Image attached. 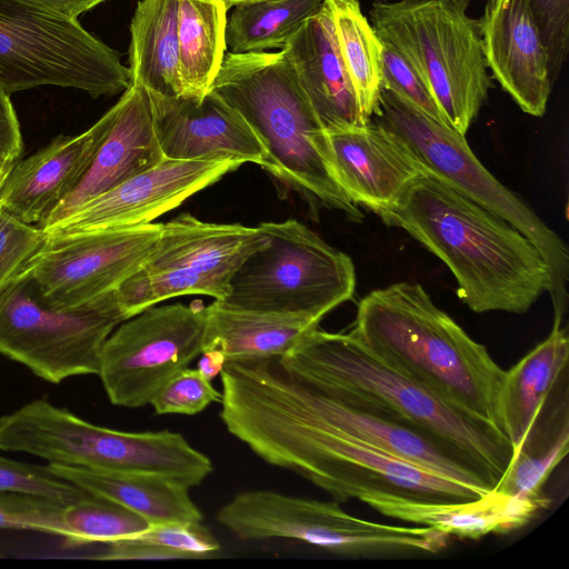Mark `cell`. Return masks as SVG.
<instances>
[{"label":"cell","instance_id":"26","mask_svg":"<svg viewBox=\"0 0 569 569\" xmlns=\"http://www.w3.org/2000/svg\"><path fill=\"white\" fill-rule=\"evenodd\" d=\"M58 477L90 495L111 500L150 525L201 522L203 515L184 483L160 475L47 463Z\"/></svg>","mask_w":569,"mask_h":569},{"label":"cell","instance_id":"1","mask_svg":"<svg viewBox=\"0 0 569 569\" xmlns=\"http://www.w3.org/2000/svg\"><path fill=\"white\" fill-rule=\"evenodd\" d=\"M220 376L219 416L228 432L267 463L303 477L339 502L370 495L461 502L487 493L322 422L287 389L274 357L227 360Z\"/></svg>","mask_w":569,"mask_h":569},{"label":"cell","instance_id":"36","mask_svg":"<svg viewBox=\"0 0 569 569\" xmlns=\"http://www.w3.org/2000/svg\"><path fill=\"white\" fill-rule=\"evenodd\" d=\"M219 392L197 369L184 368L172 376L152 397L158 415H197L211 403H220Z\"/></svg>","mask_w":569,"mask_h":569},{"label":"cell","instance_id":"9","mask_svg":"<svg viewBox=\"0 0 569 569\" xmlns=\"http://www.w3.org/2000/svg\"><path fill=\"white\" fill-rule=\"evenodd\" d=\"M266 242L248 256L229 283L222 305L318 322L352 299V259L296 219L258 226Z\"/></svg>","mask_w":569,"mask_h":569},{"label":"cell","instance_id":"10","mask_svg":"<svg viewBox=\"0 0 569 569\" xmlns=\"http://www.w3.org/2000/svg\"><path fill=\"white\" fill-rule=\"evenodd\" d=\"M131 84L118 53L67 18L23 0H0V89L39 86L113 96Z\"/></svg>","mask_w":569,"mask_h":569},{"label":"cell","instance_id":"19","mask_svg":"<svg viewBox=\"0 0 569 569\" xmlns=\"http://www.w3.org/2000/svg\"><path fill=\"white\" fill-rule=\"evenodd\" d=\"M333 176L358 207L377 216L389 209L422 171V164L393 132L370 120L326 130Z\"/></svg>","mask_w":569,"mask_h":569},{"label":"cell","instance_id":"3","mask_svg":"<svg viewBox=\"0 0 569 569\" xmlns=\"http://www.w3.org/2000/svg\"><path fill=\"white\" fill-rule=\"evenodd\" d=\"M349 333L388 366L498 428L505 370L420 283L401 281L369 292Z\"/></svg>","mask_w":569,"mask_h":569},{"label":"cell","instance_id":"45","mask_svg":"<svg viewBox=\"0 0 569 569\" xmlns=\"http://www.w3.org/2000/svg\"><path fill=\"white\" fill-rule=\"evenodd\" d=\"M14 162L16 161L9 160L0 156V188L3 184Z\"/></svg>","mask_w":569,"mask_h":569},{"label":"cell","instance_id":"5","mask_svg":"<svg viewBox=\"0 0 569 569\" xmlns=\"http://www.w3.org/2000/svg\"><path fill=\"white\" fill-rule=\"evenodd\" d=\"M293 370L358 392L467 459L492 489L513 447L490 421L469 413L388 366L349 332L315 329L281 357Z\"/></svg>","mask_w":569,"mask_h":569},{"label":"cell","instance_id":"31","mask_svg":"<svg viewBox=\"0 0 569 569\" xmlns=\"http://www.w3.org/2000/svg\"><path fill=\"white\" fill-rule=\"evenodd\" d=\"M568 450V415L535 427L513 452L493 490L548 508L551 501L543 493V487Z\"/></svg>","mask_w":569,"mask_h":569},{"label":"cell","instance_id":"41","mask_svg":"<svg viewBox=\"0 0 569 569\" xmlns=\"http://www.w3.org/2000/svg\"><path fill=\"white\" fill-rule=\"evenodd\" d=\"M93 558L101 560H164L187 559L182 553L169 548L139 540L137 538L118 540Z\"/></svg>","mask_w":569,"mask_h":569},{"label":"cell","instance_id":"16","mask_svg":"<svg viewBox=\"0 0 569 569\" xmlns=\"http://www.w3.org/2000/svg\"><path fill=\"white\" fill-rule=\"evenodd\" d=\"M274 363L295 399L322 422L432 473L485 492L493 490L457 451L412 428L365 396L302 375L281 357H274Z\"/></svg>","mask_w":569,"mask_h":569},{"label":"cell","instance_id":"6","mask_svg":"<svg viewBox=\"0 0 569 569\" xmlns=\"http://www.w3.org/2000/svg\"><path fill=\"white\" fill-rule=\"evenodd\" d=\"M470 0H377L369 21L417 74L445 123L466 134L491 87Z\"/></svg>","mask_w":569,"mask_h":569},{"label":"cell","instance_id":"46","mask_svg":"<svg viewBox=\"0 0 569 569\" xmlns=\"http://www.w3.org/2000/svg\"><path fill=\"white\" fill-rule=\"evenodd\" d=\"M221 1L226 4V7L229 10V9L240 6V4H247V3L258 2V1H262V0H221Z\"/></svg>","mask_w":569,"mask_h":569},{"label":"cell","instance_id":"11","mask_svg":"<svg viewBox=\"0 0 569 569\" xmlns=\"http://www.w3.org/2000/svg\"><path fill=\"white\" fill-rule=\"evenodd\" d=\"M217 521L241 540L291 539L346 557L437 553L449 537L423 526L375 522L346 512L339 501L248 490L223 505Z\"/></svg>","mask_w":569,"mask_h":569},{"label":"cell","instance_id":"40","mask_svg":"<svg viewBox=\"0 0 569 569\" xmlns=\"http://www.w3.org/2000/svg\"><path fill=\"white\" fill-rule=\"evenodd\" d=\"M381 42V86L392 90L426 116L446 126L433 99L413 70L389 43Z\"/></svg>","mask_w":569,"mask_h":569},{"label":"cell","instance_id":"18","mask_svg":"<svg viewBox=\"0 0 569 569\" xmlns=\"http://www.w3.org/2000/svg\"><path fill=\"white\" fill-rule=\"evenodd\" d=\"M149 92L153 129L169 159L252 162L263 168L267 151L244 118L211 89L203 96Z\"/></svg>","mask_w":569,"mask_h":569},{"label":"cell","instance_id":"15","mask_svg":"<svg viewBox=\"0 0 569 569\" xmlns=\"http://www.w3.org/2000/svg\"><path fill=\"white\" fill-rule=\"evenodd\" d=\"M162 223L47 234V241L26 269L41 300L71 311L117 290L138 271L153 250Z\"/></svg>","mask_w":569,"mask_h":569},{"label":"cell","instance_id":"12","mask_svg":"<svg viewBox=\"0 0 569 569\" xmlns=\"http://www.w3.org/2000/svg\"><path fill=\"white\" fill-rule=\"evenodd\" d=\"M124 320L116 290L77 310L49 307L24 268L0 290V353L52 383L97 375L103 342Z\"/></svg>","mask_w":569,"mask_h":569},{"label":"cell","instance_id":"7","mask_svg":"<svg viewBox=\"0 0 569 569\" xmlns=\"http://www.w3.org/2000/svg\"><path fill=\"white\" fill-rule=\"evenodd\" d=\"M0 450L54 465L160 475L189 488L202 483L213 470L210 458L181 433L97 426L44 399L0 417Z\"/></svg>","mask_w":569,"mask_h":569},{"label":"cell","instance_id":"32","mask_svg":"<svg viewBox=\"0 0 569 569\" xmlns=\"http://www.w3.org/2000/svg\"><path fill=\"white\" fill-rule=\"evenodd\" d=\"M323 0H262L234 7L227 20L229 52L247 53L282 49Z\"/></svg>","mask_w":569,"mask_h":569},{"label":"cell","instance_id":"34","mask_svg":"<svg viewBox=\"0 0 569 569\" xmlns=\"http://www.w3.org/2000/svg\"><path fill=\"white\" fill-rule=\"evenodd\" d=\"M63 507L64 503L41 496L0 491V529L39 531L68 542Z\"/></svg>","mask_w":569,"mask_h":569},{"label":"cell","instance_id":"37","mask_svg":"<svg viewBox=\"0 0 569 569\" xmlns=\"http://www.w3.org/2000/svg\"><path fill=\"white\" fill-rule=\"evenodd\" d=\"M47 238L42 228L0 208V290L27 267Z\"/></svg>","mask_w":569,"mask_h":569},{"label":"cell","instance_id":"20","mask_svg":"<svg viewBox=\"0 0 569 569\" xmlns=\"http://www.w3.org/2000/svg\"><path fill=\"white\" fill-rule=\"evenodd\" d=\"M479 21L488 70L525 113L542 117L553 83L529 1L488 0Z\"/></svg>","mask_w":569,"mask_h":569},{"label":"cell","instance_id":"44","mask_svg":"<svg viewBox=\"0 0 569 569\" xmlns=\"http://www.w3.org/2000/svg\"><path fill=\"white\" fill-rule=\"evenodd\" d=\"M226 361L227 359L221 351L206 350L201 352L197 370L211 381L221 372Z\"/></svg>","mask_w":569,"mask_h":569},{"label":"cell","instance_id":"14","mask_svg":"<svg viewBox=\"0 0 569 569\" xmlns=\"http://www.w3.org/2000/svg\"><path fill=\"white\" fill-rule=\"evenodd\" d=\"M206 307H150L118 325L102 345L99 376L114 406L141 408L202 352Z\"/></svg>","mask_w":569,"mask_h":569},{"label":"cell","instance_id":"33","mask_svg":"<svg viewBox=\"0 0 569 569\" xmlns=\"http://www.w3.org/2000/svg\"><path fill=\"white\" fill-rule=\"evenodd\" d=\"M70 546L111 543L140 536L150 523L131 510L101 497L86 496L64 505Z\"/></svg>","mask_w":569,"mask_h":569},{"label":"cell","instance_id":"43","mask_svg":"<svg viewBox=\"0 0 569 569\" xmlns=\"http://www.w3.org/2000/svg\"><path fill=\"white\" fill-rule=\"evenodd\" d=\"M41 9L50 12L71 18L78 19V17L87 12L98 4L107 0H23Z\"/></svg>","mask_w":569,"mask_h":569},{"label":"cell","instance_id":"21","mask_svg":"<svg viewBox=\"0 0 569 569\" xmlns=\"http://www.w3.org/2000/svg\"><path fill=\"white\" fill-rule=\"evenodd\" d=\"M111 111L110 126L89 167L77 186L39 226L43 230L62 220L81 203L164 158L156 138L150 96L144 87L131 83Z\"/></svg>","mask_w":569,"mask_h":569},{"label":"cell","instance_id":"30","mask_svg":"<svg viewBox=\"0 0 569 569\" xmlns=\"http://www.w3.org/2000/svg\"><path fill=\"white\" fill-rule=\"evenodd\" d=\"M330 9L338 50L352 87L362 122L379 106L382 42L358 0H325Z\"/></svg>","mask_w":569,"mask_h":569},{"label":"cell","instance_id":"4","mask_svg":"<svg viewBox=\"0 0 569 569\" xmlns=\"http://www.w3.org/2000/svg\"><path fill=\"white\" fill-rule=\"evenodd\" d=\"M210 89L257 133L267 151L266 170L310 202L362 220L333 176L326 130L283 49L227 51Z\"/></svg>","mask_w":569,"mask_h":569},{"label":"cell","instance_id":"28","mask_svg":"<svg viewBox=\"0 0 569 569\" xmlns=\"http://www.w3.org/2000/svg\"><path fill=\"white\" fill-rule=\"evenodd\" d=\"M131 83L167 97L183 96L179 72L178 0H140L130 23Z\"/></svg>","mask_w":569,"mask_h":569},{"label":"cell","instance_id":"2","mask_svg":"<svg viewBox=\"0 0 569 569\" xmlns=\"http://www.w3.org/2000/svg\"><path fill=\"white\" fill-rule=\"evenodd\" d=\"M378 217L438 257L473 312L525 315L549 289V268L527 237L426 170Z\"/></svg>","mask_w":569,"mask_h":569},{"label":"cell","instance_id":"39","mask_svg":"<svg viewBox=\"0 0 569 569\" xmlns=\"http://www.w3.org/2000/svg\"><path fill=\"white\" fill-rule=\"evenodd\" d=\"M136 538L178 551L187 559L206 558L220 550L219 541L201 522L150 525Z\"/></svg>","mask_w":569,"mask_h":569},{"label":"cell","instance_id":"25","mask_svg":"<svg viewBox=\"0 0 569 569\" xmlns=\"http://www.w3.org/2000/svg\"><path fill=\"white\" fill-rule=\"evenodd\" d=\"M569 337L566 327L552 326L549 336L505 371L497 403L500 431L513 452L552 399L567 371Z\"/></svg>","mask_w":569,"mask_h":569},{"label":"cell","instance_id":"13","mask_svg":"<svg viewBox=\"0 0 569 569\" xmlns=\"http://www.w3.org/2000/svg\"><path fill=\"white\" fill-rule=\"evenodd\" d=\"M264 242L258 226L204 222L189 213L162 223L149 257L116 290L126 319L179 296L223 299L241 263Z\"/></svg>","mask_w":569,"mask_h":569},{"label":"cell","instance_id":"24","mask_svg":"<svg viewBox=\"0 0 569 569\" xmlns=\"http://www.w3.org/2000/svg\"><path fill=\"white\" fill-rule=\"evenodd\" d=\"M360 501L383 516L467 540L516 531L545 509L496 490L461 502H425L383 495L366 496Z\"/></svg>","mask_w":569,"mask_h":569},{"label":"cell","instance_id":"22","mask_svg":"<svg viewBox=\"0 0 569 569\" xmlns=\"http://www.w3.org/2000/svg\"><path fill=\"white\" fill-rule=\"evenodd\" d=\"M111 119L109 109L84 132L59 136L16 161L0 188V208L26 223L42 224L86 172Z\"/></svg>","mask_w":569,"mask_h":569},{"label":"cell","instance_id":"35","mask_svg":"<svg viewBox=\"0 0 569 569\" xmlns=\"http://www.w3.org/2000/svg\"><path fill=\"white\" fill-rule=\"evenodd\" d=\"M0 491L21 492L72 502L88 492L54 475L49 466L29 465L0 455Z\"/></svg>","mask_w":569,"mask_h":569},{"label":"cell","instance_id":"42","mask_svg":"<svg viewBox=\"0 0 569 569\" xmlns=\"http://www.w3.org/2000/svg\"><path fill=\"white\" fill-rule=\"evenodd\" d=\"M10 96L0 89V156L18 161L22 151L20 126Z\"/></svg>","mask_w":569,"mask_h":569},{"label":"cell","instance_id":"23","mask_svg":"<svg viewBox=\"0 0 569 569\" xmlns=\"http://www.w3.org/2000/svg\"><path fill=\"white\" fill-rule=\"evenodd\" d=\"M325 130L365 124L345 70L323 0L282 48Z\"/></svg>","mask_w":569,"mask_h":569},{"label":"cell","instance_id":"17","mask_svg":"<svg viewBox=\"0 0 569 569\" xmlns=\"http://www.w3.org/2000/svg\"><path fill=\"white\" fill-rule=\"evenodd\" d=\"M240 166L234 161L164 157L159 163L81 203L43 231L73 234L150 223Z\"/></svg>","mask_w":569,"mask_h":569},{"label":"cell","instance_id":"27","mask_svg":"<svg viewBox=\"0 0 569 569\" xmlns=\"http://www.w3.org/2000/svg\"><path fill=\"white\" fill-rule=\"evenodd\" d=\"M319 323L303 316L234 309L214 300L206 307L202 351L219 350L227 360L283 357Z\"/></svg>","mask_w":569,"mask_h":569},{"label":"cell","instance_id":"29","mask_svg":"<svg viewBox=\"0 0 569 569\" xmlns=\"http://www.w3.org/2000/svg\"><path fill=\"white\" fill-rule=\"evenodd\" d=\"M227 13L221 0H178L183 96H203L210 90L227 53Z\"/></svg>","mask_w":569,"mask_h":569},{"label":"cell","instance_id":"38","mask_svg":"<svg viewBox=\"0 0 569 569\" xmlns=\"http://www.w3.org/2000/svg\"><path fill=\"white\" fill-rule=\"evenodd\" d=\"M549 56L553 83L569 52V0H528Z\"/></svg>","mask_w":569,"mask_h":569},{"label":"cell","instance_id":"8","mask_svg":"<svg viewBox=\"0 0 569 569\" xmlns=\"http://www.w3.org/2000/svg\"><path fill=\"white\" fill-rule=\"evenodd\" d=\"M371 120L402 140L426 171L509 222L533 243L549 268L547 292L553 323L561 326L569 298V251L563 239L485 168L463 134L426 116L392 90L380 86L378 110Z\"/></svg>","mask_w":569,"mask_h":569}]
</instances>
